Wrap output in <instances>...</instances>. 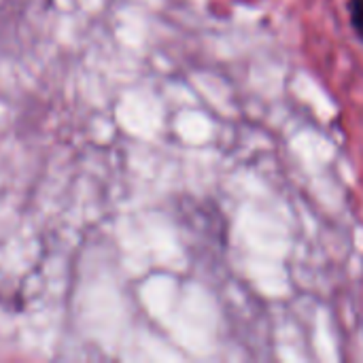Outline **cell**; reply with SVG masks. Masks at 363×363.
I'll use <instances>...</instances> for the list:
<instances>
[{
	"instance_id": "cell-1",
	"label": "cell",
	"mask_w": 363,
	"mask_h": 363,
	"mask_svg": "<svg viewBox=\"0 0 363 363\" xmlns=\"http://www.w3.org/2000/svg\"><path fill=\"white\" fill-rule=\"evenodd\" d=\"M349 15H351V26L357 32V36L363 40V0H351L349 2Z\"/></svg>"
}]
</instances>
